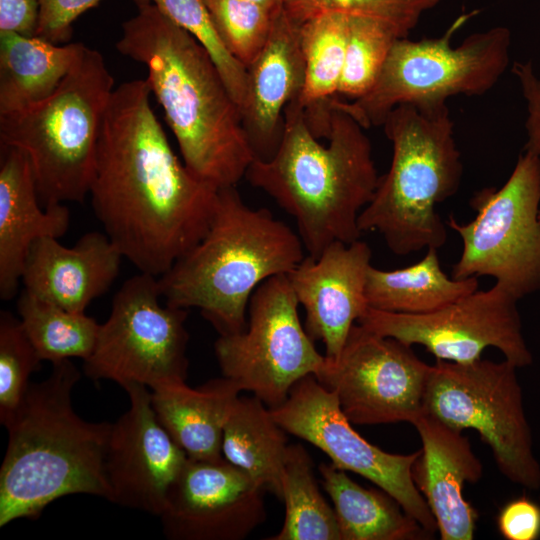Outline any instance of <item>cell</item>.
Wrapping results in <instances>:
<instances>
[{"label": "cell", "instance_id": "obj_1", "mask_svg": "<svg viewBox=\"0 0 540 540\" xmlns=\"http://www.w3.org/2000/svg\"><path fill=\"white\" fill-rule=\"evenodd\" d=\"M146 79L121 83L103 115L89 195L123 257L156 277L207 232L219 189L193 175L171 148Z\"/></svg>", "mask_w": 540, "mask_h": 540}, {"label": "cell", "instance_id": "obj_2", "mask_svg": "<svg viewBox=\"0 0 540 540\" xmlns=\"http://www.w3.org/2000/svg\"><path fill=\"white\" fill-rule=\"evenodd\" d=\"M122 24L116 49L147 68L183 163L202 181L236 186L254 161L241 111L206 50L151 3Z\"/></svg>", "mask_w": 540, "mask_h": 540}, {"label": "cell", "instance_id": "obj_3", "mask_svg": "<svg viewBox=\"0 0 540 540\" xmlns=\"http://www.w3.org/2000/svg\"><path fill=\"white\" fill-rule=\"evenodd\" d=\"M299 97L285 108L274 156L254 160L245 177L294 218L307 255L317 258L334 242L360 239L358 218L380 176L365 128L337 107L338 96L327 145L310 131Z\"/></svg>", "mask_w": 540, "mask_h": 540}, {"label": "cell", "instance_id": "obj_4", "mask_svg": "<svg viewBox=\"0 0 540 540\" xmlns=\"http://www.w3.org/2000/svg\"><path fill=\"white\" fill-rule=\"evenodd\" d=\"M30 383L5 427L8 445L0 468V527L37 519L53 501L73 494L108 500L104 461L112 423L90 422L72 406L80 372L70 359Z\"/></svg>", "mask_w": 540, "mask_h": 540}, {"label": "cell", "instance_id": "obj_5", "mask_svg": "<svg viewBox=\"0 0 540 540\" xmlns=\"http://www.w3.org/2000/svg\"><path fill=\"white\" fill-rule=\"evenodd\" d=\"M304 250L299 235L271 211L249 207L236 186L221 188L207 232L157 277L159 292L170 306L199 309L219 335L237 333L247 326L255 289L291 272Z\"/></svg>", "mask_w": 540, "mask_h": 540}, {"label": "cell", "instance_id": "obj_6", "mask_svg": "<svg viewBox=\"0 0 540 540\" xmlns=\"http://www.w3.org/2000/svg\"><path fill=\"white\" fill-rule=\"evenodd\" d=\"M382 126L392 161L359 215V229L379 232L396 255L438 249L447 231L435 207L457 192L463 175L447 102L399 105Z\"/></svg>", "mask_w": 540, "mask_h": 540}, {"label": "cell", "instance_id": "obj_7", "mask_svg": "<svg viewBox=\"0 0 540 540\" xmlns=\"http://www.w3.org/2000/svg\"><path fill=\"white\" fill-rule=\"evenodd\" d=\"M113 86L102 54L85 46L49 97L0 115V144L25 153L44 207L82 202L89 195L100 127Z\"/></svg>", "mask_w": 540, "mask_h": 540}, {"label": "cell", "instance_id": "obj_8", "mask_svg": "<svg viewBox=\"0 0 540 540\" xmlns=\"http://www.w3.org/2000/svg\"><path fill=\"white\" fill-rule=\"evenodd\" d=\"M477 13L461 14L440 37L398 39L371 90L354 101L338 97L337 107L367 129L382 126L387 115L402 104L447 102L455 95L489 92L509 66L511 32L493 27L453 47V35Z\"/></svg>", "mask_w": 540, "mask_h": 540}, {"label": "cell", "instance_id": "obj_9", "mask_svg": "<svg viewBox=\"0 0 540 540\" xmlns=\"http://www.w3.org/2000/svg\"><path fill=\"white\" fill-rule=\"evenodd\" d=\"M516 366L482 358L471 363L436 359L424 395V412L462 431L473 429L491 449L499 471L528 490L540 488Z\"/></svg>", "mask_w": 540, "mask_h": 540}, {"label": "cell", "instance_id": "obj_10", "mask_svg": "<svg viewBox=\"0 0 540 540\" xmlns=\"http://www.w3.org/2000/svg\"><path fill=\"white\" fill-rule=\"evenodd\" d=\"M476 216L447 225L462 240V252L452 267L454 279L491 276L517 299L540 291V167L530 152L521 153L500 188L474 193Z\"/></svg>", "mask_w": 540, "mask_h": 540}, {"label": "cell", "instance_id": "obj_11", "mask_svg": "<svg viewBox=\"0 0 540 540\" xmlns=\"http://www.w3.org/2000/svg\"><path fill=\"white\" fill-rule=\"evenodd\" d=\"M161 300L156 276L140 272L122 284L92 354L83 361L90 379L150 389L186 380L187 309Z\"/></svg>", "mask_w": 540, "mask_h": 540}, {"label": "cell", "instance_id": "obj_12", "mask_svg": "<svg viewBox=\"0 0 540 540\" xmlns=\"http://www.w3.org/2000/svg\"><path fill=\"white\" fill-rule=\"evenodd\" d=\"M298 305L288 276H273L253 292L246 328L219 335L214 344L223 377L270 409L281 405L299 380L315 376L325 361L300 322Z\"/></svg>", "mask_w": 540, "mask_h": 540}, {"label": "cell", "instance_id": "obj_13", "mask_svg": "<svg viewBox=\"0 0 540 540\" xmlns=\"http://www.w3.org/2000/svg\"><path fill=\"white\" fill-rule=\"evenodd\" d=\"M430 367L411 346L355 323L340 354L325 356L315 377L353 424H413L424 413Z\"/></svg>", "mask_w": 540, "mask_h": 540}, {"label": "cell", "instance_id": "obj_14", "mask_svg": "<svg viewBox=\"0 0 540 540\" xmlns=\"http://www.w3.org/2000/svg\"><path fill=\"white\" fill-rule=\"evenodd\" d=\"M518 300L495 283L426 314L368 307L357 323L409 346H424L439 360L471 363L481 359L487 347H495L505 360L523 368L532 364L533 356L524 339Z\"/></svg>", "mask_w": 540, "mask_h": 540}, {"label": "cell", "instance_id": "obj_15", "mask_svg": "<svg viewBox=\"0 0 540 540\" xmlns=\"http://www.w3.org/2000/svg\"><path fill=\"white\" fill-rule=\"evenodd\" d=\"M270 410L287 433L322 450L336 468L373 482L434 535L435 518L412 477L413 464L420 451L392 454L369 443L354 430L341 410L337 395L314 375L299 380L287 399Z\"/></svg>", "mask_w": 540, "mask_h": 540}, {"label": "cell", "instance_id": "obj_16", "mask_svg": "<svg viewBox=\"0 0 540 540\" xmlns=\"http://www.w3.org/2000/svg\"><path fill=\"white\" fill-rule=\"evenodd\" d=\"M266 489L228 462L188 458L159 515L170 540H242L266 519Z\"/></svg>", "mask_w": 540, "mask_h": 540}, {"label": "cell", "instance_id": "obj_17", "mask_svg": "<svg viewBox=\"0 0 540 540\" xmlns=\"http://www.w3.org/2000/svg\"><path fill=\"white\" fill-rule=\"evenodd\" d=\"M124 389L129 408L112 423L105 454L108 501L159 516L188 456L159 422L147 387Z\"/></svg>", "mask_w": 540, "mask_h": 540}, {"label": "cell", "instance_id": "obj_18", "mask_svg": "<svg viewBox=\"0 0 540 540\" xmlns=\"http://www.w3.org/2000/svg\"><path fill=\"white\" fill-rule=\"evenodd\" d=\"M372 252L360 239L334 242L319 257L306 255L287 274L305 310V330L325 346V356L336 358L352 326L365 313L366 280Z\"/></svg>", "mask_w": 540, "mask_h": 540}, {"label": "cell", "instance_id": "obj_19", "mask_svg": "<svg viewBox=\"0 0 540 540\" xmlns=\"http://www.w3.org/2000/svg\"><path fill=\"white\" fill-rule=\"evenodd\" d=\"M422 448L412 468L413 481L430 508L442 540H472L478 513L463 495L466 482L483 473L468 437L424 412L412 424Z\"/></svg>", "mask_w": 540, "mask_h": 540}, {"label": "cell", "instance_id": "obj_20", "mask_svg": "<svg viewBox=\"0 0 540 540\" xmlns=\"http://www.w3.org/2000/svg\"><path fill=\"white\" fill-rule=\"evenodd\" d=\"M300 27L283 8L266 45L247 67L241 114L254 160L267 161L274 156L283 135L285 108L302 92L305 64Z\"/></svg>", "mask_w": 540, "mask_h": 540}, {"label": "cell", "instance_id": "obj_21", "mask_svg": "<svg viewBox=\"0 0 540 540\" xmlns=\"http://www.w3.org/2000/svg\"><path fill=\"white\" fill-rule=\"evenodd\" d=\"M122 258L105 233L88 232L72 247L57 238L43 237L27 254L24 290L69 311L85 312L113 284Z\"/></svg>", "mask_w": 540, "mask_h": 540}, {"label": "cell", "instance_id": "obj_22", "mask_svg": "<svg viewBox=\"0 0 540 540\" xmlns=\"http://www.w3.org/2000/svg\"><path fill=\"white\" fill-rule=\"evenodd\" d=\"M69 225L70 211L63 203L47 207L41 204L25 153L0 144V298L3 301L16 295L32 244L43 237L59 239Z\"/></svg>", "mask_w": 540, "mask_h": 540}, {"label": "cell", "instance_id": "obj_23", "mask_svg": "<svg viewBox=\"0 0 540 540\" xmlns=\"http://www.w3.org/2000/svg\"><path fill=\"white\" fill-rule=\"evenodd\" d=\"M240 392L225 377L197 389L176 381L151 389V402L159 422L188 458L219 460L224 425Z\"/></svg>", "mask_w": 540, "mask_h": 540}, {"label": "cell", "instance_id": "obj_24", "mask_svg": "<svg viewBox=\"0 0 540 540\" xmlns=\"http://www.w3.org/2000/svg\"><path fill=\"white\" fill-rule=\"evenodd\" d=\"M84 47L82 43L55 44L37 36L0 32V115L49 97Z\"/></svg>", "mask_w": 540, "mask_h": 540}, {"label": "cell", "instance_id": "obj_25", "mask_svg": "<svg viewBox=\"0 0 540 540\" xmlns=\"http://www.w3.org/2000/svg\"><path fill=\"white\" fill-rule=\"evenodd\" d=\"M319 472L334 505L340 540H422L433 536L383 490L362 487L332 464L321 463Z\"/></svg>", "mask_w": 540, "mask_h": 540}, {"label": "cell", "instance_id": "obj_26", "mask_svg": "<svg viewBox=\"0 0 540 540\" xmlns=\"http://www.w3.org/2000/svg\"><path fill=\"white\" fill-rule=\"evenodd\" d=\"M349 16L326 13L301 24L305 78L300 103L306 123L318 139H328L333 101L344 65Z\"/></svg>", "mask_w": 540, "mask_h": 540}, {"label": "cell", "instance_id": "obj_27", "mask_svg": "<svg viewBox=\"0 0 540 540\" xmlns=\"http://www.w3.org/2000/svg\"><path fill=\"white\" fill-rule=\"evenodd\" d=\"M286 433L256 396H238L223 429V457L281 499Z\"/></svg>", "mask_w": 540, "mask_h": 540}, {"label": "cell", "instance_id": "obj_28", "mask_svg": "<svg viewBox=\"0 0 540 540\" xmlns=\"http://www.w3.org/2000/svg\"><path fill=\"white\" fill-rule=\"evenodd\" d=\"M478 277L454 279L443 271L437 248L417 263L395 270L372 265L366 280L369 307L392 313L426 314L478 290Z\"/></svg>", "mask_w": 540, "mask_h": 540}, {"label": "cell", "instance_id": "obj_29", "mask_svg": "<svg viewBox=\"0 0 540 540\" xmlns=\"http://www.w3.org/2000/svg\"><path fill=\"white\" fill-rule=\"evenodd\" d=\"M285 518L270 540H340L334 509L321 494L310 455L300 444L288 445L281 475Z\"/></svg>", "mask_w": 540, "mask_h": 540}, {"label": "cell", "instance_id": "obj_30", "mask_svg": "<svg viewBox=\"0 0 540 540\" xmlns=\"http://www.w3.org/2000/svg\"><path fill=\"white\" fill-rule=\"evenodd\" d=\"M22 326L40 359L51 363L92 354L100 324L23 290L17 301Z\"/></svg>", "mask_w": 540, "mask_h": 540}, {"label": "cell", "instance_id": "obj_31", "mask_svg": "<svg viewBox=\"0 0 540 540\" xmlns=\"http://www.w3.org/2000/svg\"><path fill=\"white\" fill-rule=\"evenodd\" d=\"M398 39L401 38L397 32L382 21L349 16L338 96L354 101L366 95L374 86Z\"/></svg>", "mask_w": 540, "mask_h": 540}, {"label": "cell", "instance_id": "obj_32", "mask_svg": "<svg viewBox=\"0 0 540 540\" xmlns=\"http://www.w3.org/2000/svg\"><path fill=\"white\" fill-rule=\"evenodd\" d=\"M157 6L208 53L240 111L247 89V69L225 47L204 0H134ZM242 115V114H241Z\"/></svg>", "mask_w": 540, "mask_h": 540}, {"label": "cell", "instance_id": "obj_33", "mask_svg": "<svg viewBox=\"0 0 540 540\" xmlns=\"http://www.w3.org/2000/svg\"><path fill=\"white\" fill-rule=\"evenodd\" d=\"M231 55L246 69L266 45L278 13L248 0H204Z\"/></svg>", "mask_w": 540, "mask_h": 540}, {"label": "cell", "instance_id": "obj_34", "mask_svg": "<svg viewBox=\"0 0 540 540\" xmlns=\"http://www.w3.org/2000/svg\"><path fill=\"white\" fill-rule=\"evenodd\" d=\"M441 0H284L283 8L294 21L303 22L326 13L367 17L391 26L408 38L423 14Z\"/></svg>", "mask_w": 540, "mask_h": 540}, {"label": "cell", "instance_id": "obj_35", "mask_svg": "<svg viewBox=\"0 0 540 540\" xmlns=\"http://www.w3.org/2000/svg\"><path fill=\"white\" fill-rule=\"evenodd\" d=\"M42 360L20 319L0 313V423L6 425L21 405L30 386V375Z\"/></svg>", "mask_w": 540, "mask_h": 540}, {"label": "cell", "instance_id": "obj_36", "mask_svg": "<svg viewBox=\"0 0 540 540\" xmlns=\"http://www.w3.org/2000/svg\"><path fill=\"white\" fill-rule=\"evenodd\" d=\"M101 0H39L37 37L55 44L67 43L73 22Z\"/></svg>", "mask_w": 540, "mask_h": 540}, {"label": "cell", "instance_id": "obj_37", "mask_svg": "<svg viewBox=\"0 0 540 540\" xmlns=\"http://www.w3.org/2000/svg\"><path fill=\"white\" fill-rule=\"evenodd\" d=\"M511 72L518 81L526 104L524 150L537 158L540 167V77L531 61L514 62Z\"/></svg>", "mask_w": 540, "mask_h": 540}, {"label": "cell", "instance_id": "obj_38", "mask_svg": "<svg viewBox=\"0 0 540 540\" xmlns=\"http://www.w3.org/2000/svg\"><path fill=\"white\" fill-rule=\"evenodd\" d=\"M497 526L507 540H536L540 536V506L526 496L515 498L500 510Z\"/></svg>", "mask_w": 540, "mask_h": 540}, {"label": "cell", "instance_id": "obj_39", "mask_svg": "<svg viewBox=\"0 0 540 540\" xmlns=\"http://www.w3.org/2000/svg\"><path fill=\"white\" fill-rule=\"evenodd\" d=\"M39 12V0H0V32L35 36Z\"/></svg>", "mask_w": 540, "mask_h": 540}, {"label": "cell", "instance_id": "obj_40", "mask_svg": "<svg viewBox=\"0 0 540 540\" xmlns=\"http://www.w3.org/2000/svg\"><path fill=\"white\" fill-rule=\"evenodd\" d=\"M259 5H262L274 12H278L283 8L284 0H248Z\"/></svg>", "mask_w": 540, "mask_h": 540}, {"label": "cell", "instance_id": "obj_41", "mask_svg": "<svg viewBox=\"0 0 540 540\" xmlns=\"http://www.w3.org/2000/svg\"><path fill=\"white\" fill-rule=\"evenodd\" d=\"M539 216H540V211H539Z\"/></svg>", "mask_w": 540, "mask_h": 540}]
</instances>
